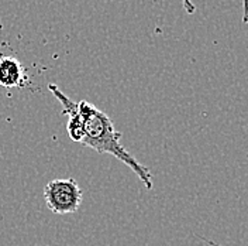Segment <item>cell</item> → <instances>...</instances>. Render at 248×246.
<instances>
[{"instance_id":"6","label":"cell","mask_w":248,"mask_h":246,"mask_svg":"<svg viewBox=\"0 0 248 246\" xmlns=\"http://www.w3.org/2000/svg\"><path fill=\"white\" fill-rule=\"evenodd\" d=\"M247 160H248V153H247Z\"/></svg>"},{"instance_id":"3","label":"cell","mask_w":248,"mask_h":246,"mask_svg":"<svg viewBox=\"0 0 248 246\" xmlns=\"http://www.w3.org/2000/svg\"><path fill=\"white\" fill-rule=\"evenodd\" d=\"M0 85L3 88H23L27 85V72L23 64L15 57L0 58Z\"/></svg>"},{"instance_id":"1","label":"cell","mask_w":248,"mask_h":246,"mask_svg":"<svg viewBox=\"0 0 248 246\" xmlns=\"http://www.w3.org/2000/svg\"><path fill=\"white\" fill-rule=\"evenodd\" d=\"M48 89L60 101L62 113L66 116V132L72 141L80 143L100 154H111L119 158L141 180L147 190H153V174L148 167L127 152L122 144V133L116 130L111 119L105 112L88 101L75 102L69 99L61 89L49 84Z\"/></svg>"},{"instance_id":"2","label":"cell","mask_w":248,"mask_h":246,"mask_svg":"<svg viewBox=\"0 0 248 246\" xmlns=\"http://www.w3.org/2000/svg\"><path fill=\"white\" fill-rule=\"evenodd\" d=\"M44 200L49 211L57 215L77 212L83 201V191L75 178H57L44 187Z\"/></svg>"},{"instance_id":"5","label":"cell","mask_w":248,"mask_h":246,"mask_svg":"<svg viewBox=\"0 0 248 246\" xmlns=\"http://www.w3.org/2000/svg\"><path fill=\"white\" fill-rule=\"evenodd\" d=\"M243 1V23H248V0H241Z\"/></svg>"},{"instance_id":"4","label":"cell","mask_w":248,"mask_h":246,"mask_svg":"<svg viewBox=\"0 0 248 246\" xmlns=\"http://www.w3.org/2000/svg\"><path fill=\"white\" fill-rule=\"evenodd\" d=\"M182 3H184V9L187 15H193L196 12V7L192 0H182Z\"/></svg>"}]
</instances>
